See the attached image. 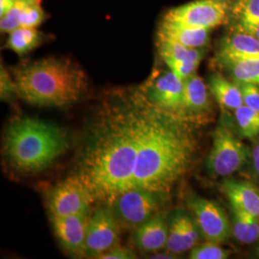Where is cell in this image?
I'll return each mask as SVG.
<instances>
[{"mask_svg":"<svg viewBox=\"0 0 259 259\" xmlns=\"http://www.w3.org/2000/svg\"><path fill=\"white\" fill-rule=\"evenodd\" d=\"M231 18L236 29H245L257 24L259 0H232Z\"/></svg>","mask_w":259,"mask_h":259,"instance_id":"cell-23","label":"cell"},{"mask_svg":"<svg viewBox=\"0 0 259 259\" xmlns=\"http://www.w3.org/2000/svg\"><path fill=\"white\" fill-rule=\"evenodd\" d=\"M163 62L166 64L167 67L182 80H185L189 76L196 73V70L200 65L199 63L182 60H165Z\"/></svg>","mask_w":259,"mask_h":259,"instance_id":"cell-27","label":"cell"},{"mask_svg":"<svg viewBox=\"0 0 259 259\" xmlns=\"http://www.w3.org/2000/svg\"><path fill=\"white\" fill-rule=\"evenodd\" d=\"M187 205L205 240L221 244L232 235V222L220 204L191 195L187 199Z\"/></svg>","mask_w":259,"mask_h":259,"instance_id":"cell-8","label":"cell"},{"mask_svg":"<svg viewBox=\"0 0 259 259\" xmlns=\"http://www.w3.org/2000/svg\"><path fill=\"white\" fill-rule=\"evenodd\" d=\"M202 234L194 218L185 212L174 214L168 223L166 250L173 254L191 250L198 245Z\"/></svg>","mask_w":259,"mask_h":259,"instance_id":"cell-14","label":"cell"},{"mask_svg":"<svg viewBox=\"0 0 259 259\" xmlns=\"http://www.w3.org/2000/svg\"><path fill=\"white\" fill-rule=\"evenodd\" d=\"M159 193L142 188H132L119 195L111 204L118 222L137 229L157 215L160 206Z\"/></svg>","mask_w":259,"mask_h":259,"instance_id":"cell-7","label":"cell"},{"mask_svg":"<svg viewBox=\"0 0 259 259\" xmlns=\"http://www.w3.org/2000/svg\"><path fill=\"white\" fill-rule=\"evenodd\" d=\"M136 257V254L132 250L124 248H112L100 256L102 259H133Z\"/></svg>","mask_w":259,"mask_h":259,"instance_id":"cell-30","label":"cell"},{"mask_svg":"<svg viewBox=\"0 0 259 259\" xmlns=\"http://www.w3.org/2000/svg\"><path fill=\"white\" fill-rule=\"evenodd\" d=\"M210 30L203 28L190 27L183 24L162 20L157 37L167 38L190 48H204L209 42Z\"/></svg>","mask_w":259,"mask_h":259,"instance_id":"cell-18","label":"cell"},{"mask_svg":"<svg viewBox=\"0 0 259 259\" xmlns=\"http://www.w3.org/2000/svg\"><path fill=\"white\" fill-rule=\"evenodd\" d=\"M44 39L45 35L37 28L19 27L10 32L6 47L22 56L40 46Z\"/></svg>","mask_w":259,"mask_h":259,"instance_id":"cell-21","label":"cell"},{"mask_svg":"<svg viewBox=\"0 0 259 259\" xmlns=\"http://www.w3.org/2000/svg\"><path fill=\"white\" fill-rule=\"evenodd\" d=\"M146 125L139 146L133 188L165 193L188 171L196 152L189 120L144 99Z\"/></svg>","mask_w":259,"mask_h":259,"instance_id":"cell-2","label":"cell"},{"mask_svg":"<svg viewBox=\"0 0 259 259\" xmlns=\"http://www.w3.org/2000/svg\"><path fill=\"white\" fill-rule=\"evenodd\" d=\"M223 66L230 72L233 81L259 87V59L231 62Z\"/></svg>","mask_w":259,"mask_h":259,"instance_id":"cell-25","label":"cell"},{"mask_svg":"<svg viewBox=\"0 0 259 259\" xmlns=\"http://www.w3.org/2000/svg\"><path fill=\"white\" fill-rule=\"evenodd\" d=\"M12 94H17L16 84L14 80L10 78L7 71L1 67V99L5 100L11 97Z\"/></svg>","mask_w":259,"mask_h":259,"instance_id":"cell-29","label":"cell"},{"mask_svg":"<svg viewBox=\"0 0 259 259\" xmlns=\"http://www.w3.org/2000/svg\"><path fill=\"white\" fill-rule=\"evenodd\" d=\"M232 211V235L236 240L245 245L259 241V218L235 207Z\"/></svg>","mask_w":259,"mask_h":259,"instance_id":"cell-20","label":"cell"},{"mask_svg":"<svg viewBox=\"0 0 259 259\" xmlns=\"http://www.w3.org/2000/svg\"><path fill=\"white\" fill-rule=\"evenodd\" d=\"M93 203L94 200L91 192L76 176L57 185L48 199L51 217L89 213Z\"/></svg>","mask_w":259,"mask_h":259,"instance_id":"cell-10","label":"cell"},{"mask_svg":"<svg viewBox=\"0 0 259 259\" xmlns=\"http://www.w3.org/2000/svg\"><path fill=\"white\" fill-rule=\"evenodd\" d=\"M145 125V103H137L113 110L93 131L75 176L89 189L94 202L111 205L133 188Z\"/></svg>","mask_w":259,"mask_h":259,"instance_id":"cell-1","label":"cell"},{"mask_svg":"<svg viewBox=\"0 0 259 259\" xmlns=\"http://www.w3.org/2000/svg\"><path fill=\"white\" fill-rule=\"evenodd\" d=\"M175 254L168 252V253H157L155 256H152V258H175Z\"/></svg>","mask_w":259,"mask_h":259,"instance_id":"cell-33","label":"cell"},{"mask_svg":"<svg viewBox=\"0 0 259 259\" xmlns=\"http://www.w3.org/2000/svg\"><path fill=\"white\" fill-rule=\"evenodd\" d=\"M168 224L163 215L158 214L136 229L135 243L139 250L157 251L166 248Z\"/></svg>","mask_w":259,"mask_h":259,"instance_id":"cell-17","label":"cell"},{"mask_svg":"<svg viewBox=\"0 0 259 259\" xmlns=\"http://www.w3.org/2000/svg\"><path fill=\"white\" fill-rule=\"evenodd\" d=\"M16 2L17 0H0V18L7 14L15 6Z\"/></svg>","mask_w":259,"mask_h":259,"instance_id":"cell-32","label":"cell"},{"mask_svg":"<svg viewBox=\"0 0 259 259\" xmlns=\"http://www.w3.org/2000/svg\"><path fill=\"white\" fill-rule=\"evenodd\" d=\"M185 99L183 117L192 121L203 118L211 111L208 87L204 80L197 74L189 76L184 80Z\"/></svg>","mask_w":259,"mask_h":259,"instance_id":"cell-15","label":"cell"},{"mask_svg":"<svg viewBox=\"0 0 259 259\" xmlns=\"http://www.w3.org/2000/svg\"><path fill=\"white\" fill-rule=\"evenodd\" d=\"M250 159L254 172L259 176V139L254 140L252 148L250 150Z\"/></svg>","mask_w":259,"mask_h":259,"instance_id":"cell-31","label":"cell"},{"mask_svg":"<svg viewBox=\"0 0 259 259\" xmlns=\"http://www.w3.org/2000/svg\"><path fill=\"white\" fill-rule=\"evenodd\" d=\"M220 65L231 62L259 59V39L249 32L234 28L223 37L217 51Z\"/></svg>","mask_w":259,"mask_h":259,"instance_id":"cell-13","label":"cell"},{"mask_svg":"<svg viewBox=\"0 0 259 259\" xmlns=\"http://www.w3.org/2000/svg\"><path fill=\"white\" fill-rule=\"evenodd\" d=\"M158 54L163 61L165 60H182L201 63L204 56V48H190L176 41L157 37Z\"/></svg>","mask_w":259,"mask_h":259,"instance_id":"cell-22","label":"cell"},{"mask_svg":"<svg viewBox=\"0 0 259 259\" xmlns=\"http://www.w3.org/2000/svg\"><path fill=\"white\" fill-rule=\"evenodd\" d=\"M143 99L151 106L183 117L185 85L169 68L151 78L143 88Z\"/></svg>","mask_w":259,"mask_h":259,"instance_id":"cell-9","label":"cell"},{"mask_svg":"<svg viewBox=\"0 0 259 259\" xmlns=\"http://www.w3.org/2000/svg\"><path fill=\"white\" fill-rule=\"evenodd\" d=\"M209 93L223 110L235 111L243 105L240 89L235 81L228 80L221 73H213L208 77Z\"/></svg>","mask_w":259,"mask_h":259,"instance_id":"cell-19","label":"cell"},{"mask_svg":"<svg viewBox=\"0 0 259 259\" xmlns=\"http://www.w3.org/2000/svg\"><path fill=\"white\" fill-rule=\"evenodd\" d=\"M118 220L114 213L107 207H101L89 219L85 238V255L100 256L115 247L118 241Z\"/></svg>","mask_w":259,"mask_h":259,"instance_id":"cell-11","label":"cell"},{"mask_svg":"<svg viewBox=\"0 0 259 259\" xmlns=\"http://www.w3.org/2000/svg\"><path fill=\"white\" fill-rule=\"evenodd\" d=\"M232 207L259 218V189L250 182L226 179L221 185Z\"/></svg>","mask_w":259,"mask_h":259,"instance_id":"cell-16","label":"cell"},{"mask_svg":"<svg viewBox=\"0 0 259 259\" xmlns=\"http://www.w3.org/2000/svg\"><path fill=\"white\" fill-rule=\"evenodd\" d=\"M66 148L67 140L62 130L35 118L14 121L5 137L6 156L11 165L21 172L47 168Z\"/></svg>","mask_w":259,"mask_h":259,"instance_id":"cell-4","label":"cell"},{"mask_svg":"<svg viewBox=\"0 0 259 259\" xmlns=\"http://www.w3.org/2000/svg\"><path fill=\"white\" fill-rule=\"evenodd\" d=\"M235 123L223 114L212 138L206 166L215 177H230L238 172L250 159V150L241 141Z\"/></svg>","mask_w":259,"mask_h":259,"instance_id":"cell-5","label":"cell"},{"mask_svg":"<svg viewBox=\"0 0 259 259\" xmlns=\"http://www.w3.org/2000/svg\"><path fill=\"white\" fill-rule=\"evenodd\" d=\"M17 94L40 107H66L79 101L88 90L83 70L72 62L47 58L15 70Z\"/></svg>","mask_w":259,"mask_h":259,"instance_id":"cell-3","label":"cell"},{"mask_svg":"<svg viewBox=\"0 0 259 259\" xmlns=\"http://www.w3.org/2000/svg\"><path fill=\"white\" fill-rule=\"evenodd\" d=\"M236 82V81H235ZM243 98V105L254 111H259V87L250 83L236 82Z\"/></svg>","mask_w":259,"mask_h":259,"instance_id":"cell-28","label":"cell"},{"mask_svg":"<svg viewBox=\"0 0 259 259\" xmlns=\"http://www.w3.org/2000/svg\"><path fill=\"white\" fill-rule=\"evenodd\" d=\"M236 130L242 139H255L259 136V111L242 105L234 111Z\"/></svg>","mask_w":259,"mask_h":259,"instance_id":"cell-24","label":"cell"},{"mask_svg":"<svg viewBox=\"0 0 259 259\" xmlns=\"http://www.w3.org/2000/svg\"><path fill=\"white\" fill-rule=\"evenodd\" d=\"M232 0H194L169 10L163 20L211 30L231 17Z\"/></svg>","mask_w":259,"mask_h":259,"instance_id":"cell-6","label":"cell"},{"mask_svg":"<svg viewBox=\"0 0 259 259\" xmlns=\"http://www.w3.org/2000/svg\"><path fill=\"white\" fill-rule=\"evenodd\" d=\"M257 257H259V248L258 250H257Z\"/></svg>","mask_w":259,"mask_h":259,"instance_id":"cell-34","label":"cell"},{"mask_svg":"<svg viewBox=\"0 0 259 259\" xmlns=\"http://www.w3.org/2000/svg\"><path fill=\"white\" fill-rule=\"evenodd\" d=\"M231 251L225 250L218 243L208 242L195 246L190 250L191 259H226L230 257Z\"/></svg>","mask_w":259,"mask_h":259,"instance_id":"cell-26","label":"cell"},{"mask_svg":"<svg viewBox=\"0 0 259 259\" xmlns=\"http://www.w3.org/2000/svg\"><path fill=\"white\" fill-rule=\"evenodd\" d=\"M51 218L56 235L65 250L73 255H85L88 213Z\"/></svg>","mask_w":259,"mask_h":259,"instance_id":"cell-12","label":"cell"}]
</instances>
